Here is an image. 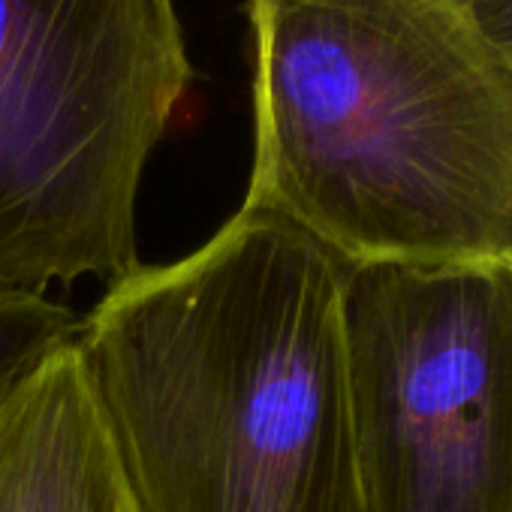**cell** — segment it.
I'll list each match as a JSON object with an SVG mask.
<instances>
[{"label":"cell","instance_id":"6da1fadb","mask_svg":"<svg viewBox=\"0 0 512 512\" xmlns=\"http://www.w3.org/2000/svg\"><path fill=\"white\" fill-rule=\"evenodd\" d=\"M344 284L308 232L238 208L106 287L79 347L139 512H368Z\"/></svg>","mask_w":512,"mask_h":512},{"label":"cell","instance_id":"7a4b0ae2","mask_svg":"<svg viewBox=\"0 0 512 512\" xmlns=\"http://www.w3.org/2000/svg\"><path fill=\"white\" fill-rule=\"evenodd\" d=\"M241 208L347 266L512 263V52L464 0H250Z\"/></svg>","mask_w":512,"mask_h":512},{"label":"cell","instance_id":"3957f363","mask_svg":"<svg viewBox=\"0 0 512 512\" xmlns=\"http://www.w3.org/2000/svg\"><path fill=\"white\" fill-rule=\"evenodd\" d=\"M190 82L175 0H0V284L142 266L139 190Z\"/></svg>","mask_w":512,"mask_h":512},{"label":"cell","instance_id":"277c9868","mask_svg":"<svg viewBox=\"0 0 512 512\" xmlns=\"http://www.w3.org/2000/svg\"><path fill=\"white\" fill-rule=\"evenodd\" d=\"M368 512H512V263L347 266Z\"/></svg>","mask_w":512,"mask_h":512},{"label":"cell","instance_id":"5b68a950","mask_svg":"<svg viewBox=\"0 0 512 512\" xmlns=\"http://www.w3.org/2000/svg\"><path fill=\"white\" fill-rule=\"evenodd\" d=\"M0 512H139L79 338L0 395Z\"/></svg>","mask_w":512,"mask_h":512},{"label":"cell","instance_id":"8992f818","mask_svg":"<svg viewBox=\"0 0 512 512\" xmlns=\"http://www.w3.org/2000/svg\"><path fill=\"white\" fill-rule=\"evenodd\" d=\"M82 320L46 293L0 284V395L79 338Z\"/></svg>","mask_w":512,"mask_h":512},{"label":"cell","instance_id":"52a82bcc","mask_svg":"<svg viewBox=\"0 0 512 512\" xmlns=\"http://www.w3.org/2000/svg\"><path fill=\"white\" fill-rule=\"evenodd\" d=\"M464 7L476 16L494 43L512 52V0H464Z\"/></svg>","mask_w":512,"mask_h":512}]
</instances>
